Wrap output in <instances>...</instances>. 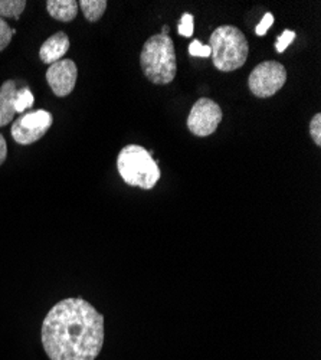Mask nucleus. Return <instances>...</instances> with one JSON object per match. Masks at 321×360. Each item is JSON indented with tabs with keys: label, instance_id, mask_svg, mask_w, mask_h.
Segmentation results:
<instances>
[{
	"label": "nucleus",
	"instance_id": "f257e3e1",
	"mask_svg": "<svg viewBox=\"0 0 321 360\" xmlns=\"http://www.w3.org/2000/svg\"><path fill=\"white\" fill-rule=\"evenodd\" d=\"M51 360H96L104 345V317L82 298L56 303L42 323Z\"/></svg>",
	"mask_w": 321,
	"mask_h": 360
},
{
	"label": "nucleus",
	"instance_id": "f03ea898",
	"mask_svg": "<svg viewBox=\"0 0 321 360\" xmlns=\"http://www.w3.org/2000/svg\"><path fill=\"white\" fill-rule=\"evenodd\" d=\"M141 70L156 85L170 84L178 72L176 51L169 35H153L144 42L140 53Z\"/></svg>",
	"mask_w": 321,
	"mask_h": 360
},
{
	"label": "nucleus",
	"instance_id": "7ed1b4c3",
	"mask_svg": "<svg viewBox=\"0 0 321 360\" xmlns=\"http://www.w3.org/2000/svg\"><path fill=\"white\" fill-rule=\"evenodd\" d=\"M214 65L222 72H232L244 67L249 45L241 29L232 25L216 27L209 39Z\"/></svg>",
	"mask_w": 321,
	"mask_h": 360
},
{
	"label": "nucleus",
	"instance_id": "20e7f679",
	"mask_svg": "<svg viewBox=\"0 0 321 360\" xmlns=\"http://www.w3.org/2000/svg\"><path fill=\"white\" fill-rule=\"evenodd\" d=\"M117 169L127 185L144 191L153 189L162 176L152 153L138 144H129L122 148L117 158Z\"/></svg>",
	"mask_w": 321,
	"mask_h": 360
},
{
	"label": "nucleus",
	"instance_id": "39448f33",
	"mask_svg": "<svg viewBox=\"0 0 321 360\" xmlns=\"http://www.w3.org/2000/svg\"><path fill=\"white\" fill-rule=\"evenodd\" d=\"M287 82V70L277 61L258 64L249 74L248 85L251 93L258 98H270L275 96Z\"/></svg>",
	"mask_w": 321,
	"mask_h": 360
},
{
	"label": "nucleus",
	"instance_id": "423d86ee",
	"mask_svg": "<svg viewBox=\"0 0 321 360\" xmlns=\"http://www.w3.org/2000/svg\"><path fill=\"white\" fill-rule=\"evenodd\" d=\"M52 123L53 117L49 111H29L13 120L11 133L18 144L27 146L41 140L48 133Z\"/></svg>",
	"mask_w": 321,
	"mask_h": 360
},
{
	"label": "nucleus",
	"instance_id": "0eeeda50",
	"mask_svg": "<svg viewBox=\"0 0 321 360\" xmlns=\"http://www.w3.org/2000/svg\"><path fill=\"white\" fill-rule=\"evenodd\" d=\"M222 108L211 98H199L188 117L189 131L197 137H208L216 131L222 122Z\"/></svg>",
	"mask_w": 321,
	"mask_h": 360
},
{
	"label": "nucleus",
	"instance_id": "6e6552de",
	"mask_svg": "<svg viewBox=\"0 0 321 360\" xmlns=\"http://www.w3.org/2000/svg\"><path fill=\"white\" fill-rule=\"evenodd\" d=\"M77 78L78 68L72 59H61V61L49 65L46 71L48 85L56 97L70 96L74 91Z\"/></svg>",
	"mask_w": 321,
	"mask_h": 360
},
{
	"label": "nucleus",
	"instance_id": "1a4fd4ad",
	"mask_svg": "<svg viewBox=\"0 0 321 360\" xmlns=\"http://www.w3.org/2000/svg\"><path fill=\"white\" fill-rule=\"evenodd\" d=\"M70 38L65 32H56L52 37H49L39 49V58L41 61L46 65H52L58 61H61L63 56L70 49Z\"/></svg>",
	"mask_w": 321,
	"mask_h": 360
},
{
	"label": "nucleus",
	"instance_id": "9d476101",
	"mask_svg": "<svg viewBox=\"0 0 321 360\" xmlns=\"http://www.w3.org/2000/svg\"><path fill=\"white\" fill-rule=\"evenodd\" d=\"M16 82L8 79L0 86V127H5L15 120V96H16Z\"/></svg>",
	"mask_w": 321,
	"mask_h": 360
},
{
	"label": "nucleus",
	"instance_id": "9b49d317",
	"mask_svg": "<svg viewBox=\"0 0 321 360\" xmlns=\"http://www.w3.org/2000/svg\"><path fill=\"white\" fill-rule=\"evenodd\" d=\"M78 2L75 0H48L46 11L48 13L60 22H71L77 18Z\"/></svg>",
	"mask_w": 321,
	"mask_h": 360
},
{
	"label": "nucleus",
	"instance_id": "f8f14e48",
	"mask_svg": "<svg viewBox=\"0 0 321 360\" xmlns=\"http://www.w3.org/2000/svg\"><path fill=\"white\" fill-rule=\"evenodd\" d=\"M107 5L108 4L105 0H81L78 4V6L82 9L85 19L91 23L98 22L103 18L107 11Z\"/></svg>",
	"mask_w": 321,
	"mask_h": 360
},
{
	"label": "nucleus",
	"instance_id": "ddd939ff",
	"mask_svg": "<svg viewBox=\"0 0 321 360\" xmlns=\"http://www.w3.org/2000/svg\"><path fill=\"white\" fill-rule=\"evenodd\" d=\"M26 8L25 0H0V18H15L19 20V16Z\"/></svg>",
	"mask_w": 321,
	"mask_h": 360
},
{
	"label": "nucleus",
	"instance_id": "4468645a",
	"mask_svg": "<svg viewBox=\"0 0 321 360\" xmlns=\"http://www.w3.org/2000/svg\"><path fill=\"white\" fill-rule=\"evenodd\" d=\"M34 104V94L27 86H23L16 91L15 96V111L23 114L27 108H31Z\"/></svg>",
	"mask_w": 321,
	"mask_h": 360
},
{
	"label": "nucleus",
	"instance_id": "2eb2a0df",
	"mask_svg": "<svg viewBox=\"0 0 321 360\" xmlns=\"http://www.w3.org/2000/svg\"><path fill=\"white\" fill-rule=\"evenodd\" d=\"M15 34H16L15 29H12L5 19L0 18V52L11 44Z\"/></svg>",
	"mask_w": 321,
	"mask_h": 360
},
{
	"label": "nucleus",
	"instance_id": "dca6fc26",
	"mask_svg": "<svg viewBox=\"0 0 321 360\" xmlns=\"http://www.w3.org/2000/svg\"><path fill=\"white\" fill-rule=\"evenodd\" d=\"M193 16L190 13H183L182 15V20L179 23V27H178V32L181 37H185V38H190L193 35Z\"/></svg>",
	"mask_w": 321,
	"mask_h": 360
},
{
	"label": "nucleus",
	"instance_id": "f3484780",
	"mask_svg": "<svg viewBox=\"0 0 321 360\" xmlns=\"http://www.w3.org/2000/svg\"><path fill=\"white\" fill-rule=\"evenodd\" d=\"M310 136L317 146H321V114L317 112L310 122Z\"/></svg>",
	"mask_w": 321,
	"mask_h": 360
},
{
	"label": "nucleus",
	"instance_id": "a211bd4d",
	"mask_svg": "<svg viewBox=\"0 0 321 360\" xmlns=\"http://www.w3.org/2000/svg\"><path fill=\"white\" fill-rule=\"evenodd\" d=\"M294 39H296V32L294 31H288V29H287V31L282 32V35L278 38V41L275 44L277 52L282 53L291 44L294 42Z\"/></svg>",
	"mask_w": 321,
	"mask_h": 360
},
{
	"label": "nucleus",
	"instance_id": "6ab92c4d",
	"mask_svg": "<svg viewBox=\"0 0 321 360\" xmlns=\"http://www.w3.org/2000/svg\"><path fill=\"white\" fill-rule=\"evenodd\" d=\"M189 53L192 56H199V58H208L211 55V48L209 45H203L200 41L195 39L189 45Z\"/></svg>",
	"mask_w": 321,
	"mask_h": 360
},
{
	"label": "nucleus",
	"instance_id": "aec40b11",
	"mask_svg": "<svg viewBox=\"0 0 321 360\" xmlns=\"http://www.w3.org/2000/svg\"><path fill=\"white\" fill-rule=\"evenodd\" d=\"M273 23H274V16H273V13H266L264 18H262V20L256 25L255 34H256L258 37H264V35L270 31V27L273 26Z\"/></svg>",
	"mask_w": 321,
	"mask_h": 360
},
{
	"label": "nucleus",
	"instance_id": "412c9836",
	"mask_svg": "<svg viewBox=\"0 0 321 360\" xmlns=\"http://www.w3.org/2000/svg\"><path fill=\"white\" fill-rule=\"evenodd\" d=\"M6 158H8V144H6L5 137L0 134V166L5 163Z\"/></svg>",
	"mask_w": 321,
	"mask_h": 360
},
{
	"label": "nucleus",
	"instance_id": "4be33fe9",
	"mask_svg": "<svg viewBox=\"0 0 321 360\" xmlns=\"http://www.w3.org/2000/svg\"><path fill=\"white\" fill-rule=\"evenodd\" d=\"M169 31H170V27L167 25H164L162 29V35H169Z\"/></svg>",
	"mask_w": 321,
	"mask_h": 360
}]
</instances>
